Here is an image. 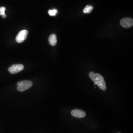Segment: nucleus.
<instances>
[{
	"instance_id": "nucleus-1",
	"label": "nucleus",
	"mask_w": 133,
	"mask_h": 133,
	"mask_svg": "<svg viewBox=\"0 0 133 133\" xmlns=\"http://www.w3.org/2000/svg\"><path fill=\"white\" fill-rule=\"evenodd\" d=\"M89 76L91 79L97 85L99 88L104 91L106 90V83L103 76L98 73H95L94 72H91L89 73Z\"/></svg>"
},
{
	"instance_id": "nucleus-2",
	"label": "nucleus",
	"mask_w": 133,
	"mask_h": 133,
	"mask_svg": "<svg viewBox=\"0 0 133 133\" xmlns=\"http://www.w3.org/2000/svg\"><path fill=\"white\" fill-rule=\"evenodd\" d=\"M17 85L18 90L20 92H23L30 88L33 85V83L29 80L22 81L18 82Z\"/></svg>"
},
{
	"instance_id": "nucleus-3",
	"label": "nucleus",
	"mask_w": 133,
	"mask_h": 133,
	"mask_svg": "<svg viewBox=\"0 0 133 133\" xmlns=\"http://www.w3.org/2000/svg\"><path fill=\"white\" fill-rule=\"evenodd\" d=\"M28 34L27 30H23L19 32L16 38V41L18 43L23 42L27 38Z\"/></svg>"
},
{
	"instance_id": "nucleus-4",
	"label": "nucleus",
	"mask_w": 133,
	"mask_h": 133,
	"mask_svg": "<svg viewBox=\"0 0 133 133\" xmlns=\"http://www.w3.org/2000/svg\"><path fill=\"white\" fill-rule=\"evenodd\" d=\"M24 68V66L22 64H14L9 68L8 71L12 74H15L23 70Z\"/></svg>"
},
{
	"instance_id": "nucleus-5",
	"label": "nucleus",
	"mask_w": 133,
	"mask_h": 133,
	"mask_svg": "<svg viewBox=\"0 0 133 133\" xmlns=\"http://www.w3.org/2000/svg\"><path fill=\"white\" fill-rule=\"evenodd\" d=\"M121 25L125 28H129L133 25V20L132 19L125 18L123 19L120 21Z\"/></svg>"
},
{
	"instance_id": "nucleus-6",
	"label": "nucleus",
	"mask_w": 133,
	"mask_h": 133,
	"mask_svg": "<svg viewBox=\"0 0 133 133\" xmlns=\"http://www.w3.org/2000/svg\"><path fill=\"white\" fill-rule=\"evenodd\" d=\"M71 114L73 116L78 118H84L86 116L85 111L78 109H74L71 111Z\"/></svg>"
},
{
	"instance_id": "nucleus-7",
	"label": "nucleus",
	"mask_w": 133,
	"mask_h": 133,
	"mask_svg": "<svg viewBox=\"0 0 133 133\" xmlns=\"http://www.w3.org/2000/svg\"><path fill=\"white\" fill-rule=\"evenodd\" d=\"M49 42L51 45L52 46H55L57 43V37L55 34H52L49 37Z\"/></svg>"
},
{
	"instance_id": "nucleus-8",
	"label": "nucleus",
	"mask_w": 133,
	"mask_h": 133,
	"mask_svg": "<svg viewBox=\"0 0 133 133\" xmlns=\"http://www.w3.org/2000/svg\"><path fill=\"white\" fill-rule=\"evenodd\" d=\"M94 7L93 6L90 5H88L86 6V7L84 8L83 10V12L84 13H87L89 14L91 13L92 10H93Z\"/></svg>"
},
{
	"instance_id": "nucleus-9",
	"label": "nucleus",
	"mask_w": 133,
	"mask_h": 133,
	"mask_svg": "<svg viewBox=\"0 0 133 133\" xmlns=\"http://www.w3.org/2000/svg\"><path fill=\"white\" fill-rule=\"evenodd\" d=\"M6 8L4 7H1L0 8V15L2 16L3 18H6Z\"/></svg>"
},
{
	"instance_id": "nucleus-10",
	"label": "nucleus",
	"mask_w": 133,
	"mask_h": 133,
	"mask_svg": "<svg viewBox=\"0 0 133 133\" xmlns=\"http://www.w3.org/2000/svg\"><path fill=\"white\" fill-rule=\"evenodd\" d=\"M57 10L56 9L53 10H49L48 11V13L50 16H55L57 13Z\"/></svg>"
}]
</instances>
